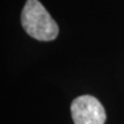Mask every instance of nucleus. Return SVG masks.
<instances>
[{
    "label": "nucleus",
    "mask_w": 124,
    "mask_h": 124,
    "mask_svg": "<svg viewBox=\"0 0 124 124\" xmlns=\"http://www.w3.org/2000/svg\"><path fill=\"white\" fill-rule=\"evenodd\" d=\"M75 124H104L106 111L100 101L91 95L77 97L70 107Z\"/></svg>",
    "instance_id": "f03ea898"
},
{
    "label": "nucleus",
    "mask_w": 124,
    "mask_h": 124,
    "mask_svg": "<svg viewBox=\"0 0 124 124\" xmlns=\"http://www.w3.org/2000/svg\"><path fill=\"white\" fill-rule=\"evenodd\" d=\"M21 23L27 34L40 41L54 40L59 28L38 0H27L21 15Z\"/></svg>",
    "instance_id": "f257e3e1"
}]
</instances>
